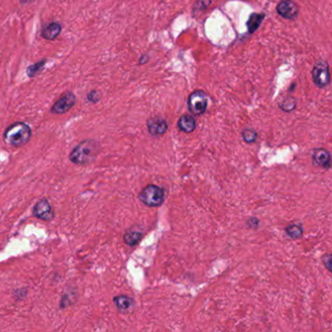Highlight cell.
Returning a JSON list of instances; mask_svg holds the SVG:
<instances>
[{
  "mask_svg": "<svg viewBox=\"0 0 332 332\" xmlns=\"http://www.w3.org/2000/svg\"><path fill=\"white\" fill-rule=\"evenodd\" d=\"M99 153L97 142L87 140L80 143L69 154V160L76 165H87L93 162Z\"/></svg>",
  "mask_w": 332,
  "mask_h": 332,
  "instance_id": "1",
  "label": "cell"
},
{
  "mask_svg": "<svg viewBox=\"0 0 332 332\" xmlns=\"http://www.w3.org/2000/svg\"><path fill=\"white\" fill-rule=\"evenodd\" d=\"M31 138L30 127L22 122H17L9 126L4 133V140L10 145L21 147L26 145Z\"/></svg>",
  "mask_w": 332,
  "mask_h": 332,
  "instance_id": "2",
  "label": "cell"
},
{
  "mask_svg": "<svg viewBox=\"0 0 332 332\" xmlns=\"http://www.w3.org/2000/svg\"><path fill=\"white\" fill-rule=\"evenodd\" d=\"M139 197L140 200L148 207H159L164 201L165 193L161 187L150 184L143 189Z\"/></svg>",
  "mask_w": 332,
  "mask_h": 332,
  "instance_id": "3",
  "label": "cell"
},
{
  "mask_svg": "<svg viewBox=\"0 0 332 332\" xmlns=\"http://www.w3.org/2000/svg\"><path fill=\"white\" fill-rule=\"evenodd\" d=\"M189 110L195 115H202L208 106V97L203 91L193 92L188 100Z\"/></svg>",
  "mask_w": 332,
  "mask_h": 332,
  "instance_id": "4",
  "label": "cell"
},
{
  "mask_svg": "<svg viewBox=\"0 0 332 332\" xmlns=\"http://www.w3.org/2000/svg\"><path fill=\"white\" fill-rule=\"evenodd\" d=\"M313 78L316 85L323 88L326 87L331 81V74L329 64L325 61H320L316 62L313 68Z\"/></svg>",
  "mask_w": 332,
  "mask_h": 332,
  "instance_id": "5",
  "label": "cell"
},
{
  "mask_svg": "<svg viewBox=\"0 0 332 332\" xmlns=\"http://www.w3.org/2000/svg\"><path fill=\"white\" fill-rule=\"evenodd\" d=\"M76 97L73 93L67 92L63 94L52 106V113L55 114H63L68 112L75 104Z\"/></svg>",
  "mask_w": 332,
  "mask_h": 332,
  "instance_id": "6",
  "label": "cell"
},
{
  "mask_svg": "<svg viewBox=\"0 0 332 332\" xmlns=\"http://www.w3.org/2000/svg\"><path fill=\"white\" fill-rule=\"evenodd\" d=\"M34 216L45 221H50L54 218V210L48 200L42 199L36 203L32 210Z\"/></svg>",
  "mask_w": 332,
  "mask_h": 332,
  "instance_id": "7",
  "label": "cell"
},
{
  "mask_svg": "<svg viewBox=\"0 0 332 332\" xmlns=\"http://www.w3.org/2000/svg\"><path fill=\"white\" fill-rule=\"evenodd\" d=\"M278 13L289 20H292L297 17L298 15V7L297 5L291 0H283L277 6Z\"/></svg>",
  "mask_w": 332,
  "mask_h": 332,
  "instance_id": "8",
  "label": "cell"
},
{
  "mask_svg": "<svg viewBox=\"0 0 332 332\" xmlns=\"http://www.w3.org/2000/svg\"><path fill=\"white\" fill-rule=\"evenodd\" d=\"M147 128L152 136H161L167 130V123L165 119L160 117H154L148 120Z\"/></svg>",
  "mask_w": 332,
  "mask_h": 332,
  "instance_id": "9",
  "label": "cell"
},
{
  "mask_svg": "<svg viewBox=\"0 0 332 332\" xmlns=\"http://www.w3.org/2000/svg\"><path fill=\"white\" fill-rule=\"evenodd\" d=\"M313 162L316 166H322L324 168H330L332 165L331 154L327 149L319 148L314 151Z\"/></svg>",
  "mask_w": 332,
  "mask_h": 332,
  "instance_id": "10",
  "label": "cell"
},
{
  "mask_svg": "<svg viewBox=\"0 0 332 332\" xmlns=\"http://www.w3.org/2000/svg\"><path fill=\"white\" fill-rule=\"evenodd\" d=\"M62 24L59 22H50L42 29V37L46 40H55L62 32Z\"/></svg>",
  "mask_w": 332,
  "mask_h": 332,
  "instance_id": "11",
  "label": "cell"
},
{
  "mask_svg": "<svg viewBox=\"0 0 332 332\" xmlns=\"http://www.w3.org/2000/svg\"><path fill=\"white\" fill-rule=\"evenodd\" d=\"M178 128L184 133H192L196 128V121L190 115H183L178 120Z\"/></svg>",
  "mask_w": 332,
  "mask_h": 332,
  "instance_id": "12",
  "label": "cell"
},
{
  "mask_svg": "<svg viewBox=\"0 0 332 332\" xmlns=\"http://www.w3.org/2000/svg\"><path fill=\"white\" fill-rule=\"evenodd\" d=\"M113 301H114V304L117 307V309L120 310L121 312L129 311L134 304L133 299L130 298L129 296H126V295H118V296L114 297Z\"/></svg>",
  "mask_w": 332,
  "mask_h": 332,
  "instance_id": "13",
  "label": "cell"
},
{
  "mask_svg": "<svg viewBox=\"0 0 332 332\" xmlns=\"http://www.w3.org/2000/svg\"><path fill=\"white\" fill-rule=\"evenodd\" d=\"M143 238V233L141 231L136 230H129L124 235V242L131 247L136 246Z\"/></svg>",
  "mask_w": 332,
  "mask_h": 332,
  "instance_id": "14",
  "label": "cell"
},
{
  "mask_svg": "<svg viewBox=\"0 0 332 332\" xmlns=\"http://www.w3.org/2000/svg\"><path fill=\"white\" fill-rule=\"evenodd\" d=\"M264 19V16L263 15H260V14H252L250 15L247 24H248V27H249V33H252L254 32L260 25L261 21H263Z\"/></svg>",
  "mask_w": 332,
  "mask_h": 332,
  "instance_id": "15",
  "label": "cell"
},
{
  "mask_svg": "<svg viewBox=\"0 0 332 332\" xmlns=\"http://www.w3.org/2000/svg\"><path fill=\"white\" fill-rule=\"evenodd\" d=\"M46 63V60H43V61H40L34 64H31L29 65L27 68H26V74L29 78H32V77H35L38 73L41 72V70L43 69L44 65Z\"/></svg>",
  "mask_w": 332,
  "mask_h": 332,
  "instance_id": "16",
  "label": "cell"
},
{
  "mask_svg": "<svg viewBox=\"0 0 332 332\" xmlns=\"http://www.w3.org/2000/svg\"><path fill=\"white\" fill-rule=\"evenodd\" d=\"M286 232L292 239H299L300 237H302V234H303L302 227L296 224H291L289 227H287Z\"/></svg>",
  "mask_w": 332,
  "mask_h": 332,
  "instance_id": "17",
  "label": "cell"
},
{
  "mask_svg": "<svg viewBox=\"0 0 332 332\" xmlns=\"http://www.w3.org/2000/svg\"><path fill=\"white\" fill-rule=\"evenodd\" d=\"M242 136H243L244 141L246 143H248V144L254 143L256 141V138H257L256 132L254 130H252V129H246V130H244Z\"/></svg>",
  "mask_w": 332,
  "mask_h": 332,
  "instance_id": "18",
  "label": "cell"
},
{
  "mask_svg": "<svg viewBox=\"0 0 332 332\" xmlns=\"http://www.w3.org/2000/svg\"><path fill=\"white\" fill-rule=\"evenodd\" d=\"M295 105H296L295 100H294L293 98H290V97L285 99L284 102L280 104V107H281L284 111H288V112L293 110V109L295 108Z\"/></svg>",
  "mask_w": 332,
  "mask_h": 332,
  "instance_id": "19",
  "label": "cell"
},
{
  "mask_svg": "<svg viewBox=\"0 0 332 332\" xmlns=\"http://www.w3.org/2000/svg\"><path fill=\"white\" fill-rule=\"evenodd\" d=\"M87 100L90 102V103H98L100 100H101V94L100 92H98L97 90H93L91 91L88 96H87Z\"/></svg>",
  "mask_w": 332,
  "mask_h": 332,
  "instance_id": "20",
  "label": "cell"
},
{
  "mask_svg": "<svg viewBox=\"0 0 332 332\" xmlns=\"http://www.w3.org/2000/svg\"><path fill=\"white\" fill-rule=\"evenodd\" d=\"M324 263L326 264L327 268L332 271V255L329 253L324 257Z\"/></svg>",
  "mask_w": 332,
  "mask_h": 332,
  "instance_id": "21",
  "label": "cell"
},
{
  "mask_svg": "<svg viewBox=\"0 0 332 332\" xmlns=\"http://www.w3.org/2000/svg\"><path fill=\"white\" fill-rule=\"evenodd\" d=\"M31 0H21V2L22 3V4H24V3H28V2H30Z\"/></svg>",
  "mask_w": 332,
  "mask_h": 332,
  "instance_id": "22",
  "label": "cell"
}]
</instances>
